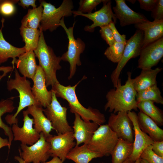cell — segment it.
<instances>
[{"instance_id": "obj_50", "label": "cell", "mask_w": 163, "mask_h": 163, "mask_svg": "<svg viewBox=\"0 0 163 163\" xmlns=\"http://www.w3.org/2000/svg\"><path fill=\"white\" fill-rule=\"evenodd\" d=\"M128 1L129 2H136V1H135V0H134V1H133V0H129ZM133 3H134L133 2Z\"/></svg>"}, {"instance_id": "obj_25", "label": "cell", "mask_w": 163, "mask_h": 163, "mask_svg": "<svg viewBox=\"0 0 163 163\" xmlns=\"http://www.w3.org/2000/svg\"><path fill=\"white\" fill-rule=\"evenodd\" d=\"M162 70V68L160 67L142 70L139 75L132 79L133 87L137 92L157 85V75Z\"/></svg>"}, {"instance_id": "obj_15", "label": "cell", "mask_w": 163, "mask_h": 163, "mask_svg": "<svg viewBox=\"0 0 163 163\" xmlns=\"http://www.w3.org/2000/svg\"><path fill=\"white\" fill-rule=\"evenodd\" d=\"M24 121L23 126L20 127L13 124L11 127L13 140L18 141L21 144L31 145L37 142L40 137V133L33 128L34 119L31 118L25 110L22 112Z\"/></svg>"}, {"instance_id": "obj_27", "label": "cell", "mask_w": 163, "mask_h": 163, "mask_svg": "<svg viewBox=\"0 0 163 163\" xmlns=\"http://www.w3.org/2000/svg\"><path fill=\"white\" fill-rule=\"evenodd\" d=\"M133 149V143L119 138L110 155L112 163H123L131 155Z\"/></svg>"}, {"instance_id": "obj_8", "label": "cell", "mask_w": 163, "mask_h": 163, "mask_svg": "<svg viewBox=\"0 0 163 163\" xmlns=\"http://www.w3.org/2000/svg\"><path fill=\"white\" fill-rule=\"evenodd\" d=\"M52 91V98L50 104L45 109L43 113L51 122L53 130L57 134L73 131L67 121L68 108L62 107L57 99L55 93Z\"/></svg>"}, {"instance_id": "obj_21", "label": "cell", "mask_w": 163, "mask_h": 163, "mask_svg": "<svg viewBox=\"0 0 163 163\" xmlns=\"http://www.w3.org/2000/svg\"><path fill=\"white\" fill-rule=\"evenodd\" d=\"M42 107L32 105L28 107L25 110L28 114H30L34 119V128L39 133H42L46 139L50 136L53 128L50 121L44 114Z\"/></svg>"}, {"instance_id": "obj_10", "label": "cell", "mask_w": 163, "mask_h": 163, "mask_svg": "<svg viewBox=\"0 0 163 163\" xmlns=\"http://www.w3.org/2000/svg\"><path fill=\"white\" fill-rule=\"evenodd\" d=\"M22 152L20 153L21 158L26 163H41L46 162L50 157V143L42 133H40L38 140L30 146L20 145Z\"/></svg>"}, {"instance_id": "obj_36", "label": "cell", "mask_w": 163, "mask_h": 163, "mask_svg": "<svg viewBox=\"0 0 163 163\" xmlns=\"http://www.w3.org/2000/svg\"><path fill=\"white\" fill-rule=\"evenodd\" d=\"M140 158L149 163H163V157L155 154L152 149V145L146 148L142 153Z\"/></svg>"}, {"instance_id": "obj_37", "label": "cell", "mask_w": 163, "mask_h": 163, "mask_svg": "<svg viewBox=\"0 0 163 163\" xmlns=\"http://www.w3.org/2000/svg\"><path fill=\"white\" fill-rule=\"evenodd\" d=\"M99 31L101 36L109 46L113 45L116 42L114 39L113 33L109 24L100 27Z\"/></svg>"}, {"instance_id": "obj_1", "label": "cell", "mask_w": 163, "mask_h": 163, "mask_svg": "<svg viewBox=\"0 0 163 163\" xmlns=\"http://www.w3.org/2000/svg\"><path fill=\"white\" fill-rule=\"evenodd\" d=\"M128 78L124 85H122L121 79L118 80L116 88L110 89L106 97L107 102L104 106L105 111L116 113L118 112H127L133 110H137L136 101L137 91L133 87L131 72H127Z\"/></svg>"}, {"instance_id": "obj_45", "label": "cell", "mask_w": 163, "mask_h": 163, "mask_svg": "<svg viewBox=\"0 0 163 163\" xmlns=\"http://www.w3.org/2000/svg\"><path fill=\"white\" fill-rule=\"evenodd\" d=\"M63 162L59 158L57 157H53V158L50 161L41 162V163H63Z\"/></svg>"}, {"instance_id": "obj_19", "label": "cell", "mask_w": 163, "mask_h": 163, "mask_svg": "<svg viewBox=\"0 0 163 163\" xmlns=\"http://www.w3.org/2000/svg\"><path fill=\"white\" fill-rule=\"evenodd\" d=\"M32 80L34 83L32 87L33 95L40 106L45 108L51 103L52 93L51 90L49 91L47 89L44 73L39 65Z\"/></svg>"}, {"instance_id": "obj_35", "label": "cell", "mask_w": 163, "mask_h": 163, "mask_svg": "<svg viewBox=\"0 0 163 163\" xmlns=\"http://www.w3.org/2000/svg\"><path fill=\"white\" fill-rule=\"evenodd\" d=\"M104 1V0H80L78 11L84 14L91 13L97 5Z\"/></svg>"}, {"instance_id": "obj_29", "label": "cell", "mask_w": 163, "mask_h": 163, "mask_svg": "<svg viewBox=\"0 0 163 163\" xmlns=\"http://www.w3.org/2000/svg\"><path fill=\"white\" fill-rule=\"evenodd\" d=\"M20 34L23 41L25 43L24 46L26 52L35 50L38 45L41 30L40 29H34L21 26Z\"/></svg>"}, {"instance_id": "obj_34", "label": "cell", "mask_w": 163, "mask_h": 163, "mask_svg": "<svg viewBox=\"0 0 163 163\" xmlns=\"http://www.w3.org/2000/svg\"><path fill=\"white\" fill-rule=\"evenodd\" d=\"M18 0H1L0 14L5 16H11L15 12V5L18 3Z\"/></svg>"}, {"instance_id": "obj_26", "label": "cell", "mask_w": 163, "mask_h": 163, "mask_svg": "<svg viewBox=\"0 0 163 163\" xmlns=\"http://www.w3.org/2000/svg\"><path fill=\"white\" fill-rule=\"evenodd\" d=\"M103 157L101 154L90 150L88 144H84L80 146H75L69 152L66 159L75 163H89L94 158Z\"/></svg>"}, {"instance_id": "obj_14", "label": "cell", "mask_w": 163, "mask_h": 163, "mask_svg": "<svg viewBox=\"0 0 163 163\" xmlns=\"http://www.w3.org/2000/svg\"><path fill=\"white\" fill-rule=\"evenodd\" d=\"M137 68L147 69L157 65L163 56V37L142 48Z\"/></svg>"}, {"instance_id": "obj_3", "label": "cell", "mask_w": 163, "mask_h": 163, "mask_svg": "<svg viewBox=\"0 0 163 163\" xmlns=\"http://www.w3.org/2000/svg\"><path fill=\"white\" fill-rule=\"evenodd\" d=\"M39 29L41 32L39 43L34 52L38 59L39 65L44 72L46 87H52L59 82L56 77V72L62 68L60 63L62 60L61 57L57 56L52 48L47 44L43 31Z\"/></svg>"}, {"instance_id": "obj_49", "label": "cell", "mask_w": 163, "mask_h": 163, "mask_svg": "<svg viewBox=\"0 0 163 163\" xmlns=\"http://www.w3.org/2000/svg\"><path fill=\"white\" fill-rule=\"evenodd\" d=\"M140 158H139L135 161V163H140Z\"/></svg>"}, {"instance_id": "obj_18", "label": "cell", "mask_w": 163, "mask_h": 163, "mask_svg": "<svg viewBox=\"0 0 163 163\" xmlns=\"http://www.w3.org/2000/svg\"><path fill=\"white\" fill-rule=\"evenodd\" d=\"M115 1L116 5L113 9L121 27L149 21L143 14L132 10L126 4L125 0H115Z\"/></svg>"}, {"instance_id": "obj_4", "label": "cell", "mask_w": 163, "mask_h": 163, "mask_svg": "<svg viewBox=\"0 0 163 163\" xmlns=\"http://www.w3.org/2000/svg\"><path fill=\"white\" fill-rule=\"evenodd\" d=\"M14 73V78L8 79L7 82V89L10 91L15 89L18 91L19 102L15 113L13 115H8L5 117L7 123L10 125L13 124L18 125L16 117L26 107L32 105L41 106L33 95L30 81L26 78L21 76L16 68L15 69Z\"/></svg>"}, {"instance_id": "obj_39", "label": "cell", "mask_w": 163, "mask_h": 163, "mask_svg": "<svg viewBox=\"0 0 163 163\" xmlns=\"http://www.w3.org/2000/svg\"><path fill=\"white\" fill-rule=\"evenodd\" d=\"M109 25L112 31L115 42L119 43H126L127 41L126 35L125 34L121 35L119 33L115 27V24L114 22H111Z\"/></svg>"}, {"instance_id": "obj_28", "label": "cell", "mask_w": 163, "mask_h": 163, "mask_svg": "<svg viewBox=\"0 0 163 163\" xmlns=\"http://www.w3.org/2000/svg\"><path fill=\"white\" fill-rule=\"evenodd\" d=\"M137 108L153 120L158 126L163 125V113L162 110L157 107L154 102L145 101L137 103Z\"/></svg>"}, {"instance_id": "obj_2", "label": "cell", "mask_w": 163, "mask_h": 163, "mask_svg": "<svg viewBox=\"0 0 163 163\" xmlns=\"http://www.w3.org/2000/svg\"><path fill=\"white\" fill-rule=\"evenodd\" d=\"M86 78L84 76L74 85L65 86L58 83L52 86L56 97H60L68 103L70 112L80 116L83 120L92 121L99 125L103 124L106 121L104 115L98 110L89 107L86 108L83 106L78 100L75 89L78 85Z\"/></svg>"}, {"instance_id": "obj_13", "label": "cell", "mask_w": 163, "mask_h": 163, "mask_svg": "<svg viewBox=\"0 0 163 163\" xmlns=\"http://www.w3.org/2000/svg\"><path fill=\"white\" fill-rule=\"evenodd\" d=\"M46 139L50 144V156L58 157L63 162L69 152L76 145L73 131L57 135H51Z\"/></svg>"}, {"instance_id": "obj_38", "label": "cell", "mask_w": 163, "mask_h": 163, "mask_svg": "<svg viewBox=\"0 0 163 163\" xmlns=\"http://www.w3.org/2000/svg\"><path fill=\"white\" fill-rule=\"evenodd\" d=\"M151 11V16L154 20H163V0H158Z\"/></svg>"}, {"instance_id": "obj_24", "label": "cell", "mask_w": 163, "mask_h": 163, "mask_svg": "<svg viewBox=\"0 0 163 163\" xmlns=\"http://www.w3.org/2000/svg\"><path fill=\"white\" fill-rule=\"evenodd\" d=\"M139 126L154 141H163V129L152 119L141 111L137 114Z\"/></svg>"}, {"instance_id": "obj_30", "label": "cell", "mask_w": 163, "mask_h": 163, "mask_svg": "<svg viewBox=\"0 0 163 163\" xmlns=\"http://www.w3.org/2000/svg\"><path fill=\"white\" fill-rule=\"evenodd\" d=\"M14 98V97H12L0 101V128L4 130L5 135L8 137L11 146L14 139L11 128L3 122L2 117L5 114L11 113L14 110L15 107L13 101Z\"/></svg>"}, {"instance_id": "obj_47", "label": "cell", "mask_w": 163, "mask_h": 163, "mask_svg": "<svg viewBox=\"0 0 163 163\" xmlns=\"http://www.w3.org/2000/svg\"><path fill=\"white\" fill-rule=\"evenodd\" d=\"M135 161H133L128 158L123 163H135Z\"/></svg>"}, {"instance_id": "obj_16", "label": "cell", "mask_w": 163, "mask_h": 163, "mask_svg": "<svg viewBox=\"0 0 163 163\" xmlns=\"http://www.w3.org/2000/svg\"><path fill=\"white\" fill-rule=\"evenodd\" d=\"M127 113L132 122L134 132L133 151L128 158L135 161L140 158L142 152L148 146L152 145L154 141L140 129L138 123L137 114L133 111H128Z\"/></svg>"}, {"instance_id": "obj_22", "label": "cell", "mask_w": 163, "mask_h": 163, "mask_svg": "<svg viewBox=\"0 0 163 163\" xmlns=\"http://www.w3.org/2000/svg\"><path fill=\"white\" fill-rule=\"evenodd\" d=\"M36 57L34 51L30 50L20 55L14 62L16 69L23 76L32 80L38 66L36 63Z\"/></svg>"}, {"instance_id": "obj_32", "label": "cell", "mask_w": 163, "mask_h": 163, "mask_svg": "<svg viewBox=\"0 0 163 163\" xmlns=\"http://www.w3.org/2000/svg\"><path fill=\"white\" fill-rule=\"evenodd\" d=\"M147 100L157 104H163V98L157 85L137 92L136 101L137 103Z\"/></svg>"}, {"instance_id": "obj_7", "label": "cell", "mask_w": 163, "mask_h": 163, "mask_svg": "<svg viewBox=\"0 0 163 163\" xmlns=\"http://www.w3.org/2000/svg\"><path fill=\"white\" fill-rule=\"evenodd\" d=\"M119 138L107 124L100 125L94 132L88 144L91 151L103 156H110L116 145Z\"/></svg>"}, {"instance_id": "obj_11", "label": "cell", "mask_w": 163, "mask_h": 163, "mask_svg": "<svg viewBox=\"0 0 163 163\" xmlns=\"http://www.w3.org/2000/svg\"><path fill=\"white\" fill-rule=\"evenodd\" d=\"M103 5L99 10L94 12L83 13L78 11H72L74 16H81L86 17L92 21L93 23L90 25L86 26L84 30L90 32H93L97 27L108 25L113 21L115 24L117 19L113 14L111 8V2L110 0H104Z\"/></svg>"}, {"instance_id": "obj_12", "label": "cell", "mask_w": 163, "mask_h": 163, "mask_svg": "<svg viewBox=\"0 0 163 163\" xmlns=\"http://www.w3.org/2000/svg\"><path fill=\"white\" fill-rule=\"evenodd\" d=\"M107 124L119 138L133 143L134 139L133 126L127 112H120L117 114L111 113Z\"/></svg>"}, {"instance_id": "obj_17", "label": "cell", "mask_w": 163, "mask_h": 163, "mask_svg": "<svg viewBox=\"0 0 163 163\" xmlns=\"http://www.w3.org/2000/svg\"><path fill=\"white\" fill-rule=\"evenodd\" d=\"M75 117L72 128L76 140L75 146L81 144H88L99 125L91 121L83 120L78 114L75 113Z\"/></svg>"}, {"instance_id": "obj_5", "label": "cell", "mask_w": 163, "mask_h": 163, "mask_svg": "<svg viewBox=\"0 0 163 163\" xmlns=\"http://www.w3.org/2000/svg\"><path fill=\"white\" fill-rule=\"evenodd\" d=\"M39 2L43 10L39 29L43 32L49 30L52 32L56 30L59 26V24L63 18L72 15L74 6L71 0H64L57 8L45 1L40 0Z\"/></svg>"}, {"instance_id": "obj_33", "label": "cell", "mask_w": 163, "mask_h": 163, "mask_svg": "<svg viewBox=\"0 0 163 163\" xmlns=\"http://www.w3.org/2000/svg\"><path fill=\"white\" fill-rule=\"evenodd\" d=\"M126 43L115 42L113 45L107 48L104 55L112 62L118 63L122 57Z\"/></svg>"}, {"instance_id": "obj_9", "label": "cell", "mask_w": 163, "mask_h": 163, "mask_svg": "<svg viewBox=\"0 0 163 163\" xmlns=\"http://www.w3.org/2000/svg\"><path fill=\"white\" fill-rule=\"evenodd\" d=\"M143 38V31L137 29L134 35L127 40L122 57L110 75L114 88L117 87L121 72L127 62L130 59L139 56Z\"/></svg>"}, {"instance_id": "obj_42", "label": "cell", "mask_w": 163, "mask_h": 163, "mask_svg": "<svg viewBox=\"0 0 163 163\" xmlns=\"http://www.w3.org/2000/svg\"><path fill=\"white\" fill-rule=\"evenodd\" d=\"M36 1V0H20L18 3L19 5L24 9L28 8L30 6H32L33 8H34L37 7Z\"/></svg>"}, {"instance_id": "obj_40", "label": "cell", "mask_w": 163, "mask_h": 163, "mask_svg": "<svg viewBox=\"0 0 163 163\" xmlns=\"http://www.w3.org/2000/svg\"><path fill=\"white\" fill-rule=\"evenodd\" d=\"M140 8L146 11H151L156 5L158 0H138Z\"/></svg>"}, {"instance_id": "obj_48", "label": "cell", "mask_w": 163, "mask_h": 163, "mask_svg": "<svg viewBox=\"0 0 163 163\" xmlns=\"http://www.w3.org/2000/svg\"><path fill=\"white\" fill-rule=\"evenodd\" d=\"M140 163H149L148 162L145 160L140 158Z\"/></svg>"}, {"instance_id": "obj_44", "label": "cell", "mask_w": 163, "mask_h": 163, "mask_svg": "<svg viewBox=\"0 0 163 163\" xmlns=\"http://www.w3.org/2000/svg\"><path fill=\"white\" fill-rule=\"evenodd\" d=\"M5 146H8L9 150L10 149L11 146L7 138L3 139L0 136V149Z\"/></svg>"}, {"instance_id": "obj_51", "label": "cell", "mask_w": 163, "mask_h": 163, "mask_svg": "<svg viewBox=\"0 0 163 163\" xmlns=\"http://www.w3.org/2000/svg\"><path fill=\"white\" fill-rule=\"evenodd\" d=\"M106 163L104 162H100V163Z\"/></svg>"}, {"instance_id": "obj_6", "label": "cell", "mask_w": 163, "mask_h": 163, "mask_svg": "<svg viewBox=\"0 0 163 163\" xmlns=\"http://www.w3.org/2000/svg\"><path fill=\"white\" fill-rule=\"evenodd\" d=\"M75 21L72 26L68 28L64 21V17L61 20L59 26H61L64 29L69 40L68 50L61 57L62 60L68 62L70 65L69 74L68 77L69 80L71 79L75 75L77 66L82 65L80 55L85 50V44L80 38L75 39L73 35V29Z\"/></svg>"}, {"instance_id": "obj_31", "label": "cell", "mask_w": 163, "mask_h": 163, "mask_svg": "<svg viewBox=\"0 0 163 163\" xmlns=\"http://www.w3.org/2000/svg\"><path fill=\"white\" fill-rule=\"evenodd\" d=\"M43 8L40 4L35 8L30 9L21 21V26L24 27L38 29L40 27Z\"/></svg>"}, {"instance_id": "obj_20", "label": "cell", "mask_w": 163, "mask_h": 163, "mask_svg": "<svg viewBox=\"0 0 163 163\" xmlns=\"http://www.w3.org/2000/svg\"><path fill=\"white\" fill-rule=\"evenodd\" d=\"M134 25L136 28L143 32L142 48L163 37V20Z\"/></svg>"}, {"instance_id": "obj_41", "label": "cell", "mask_w": 163, "mask_h": 163, "mask_svg": "<svg viewBox=\"0 0 163 163\" xmlns=\"http://www.w3.org/2000/svg\"><path fill=\"white\" fill-rule=\"evenodd\" d=\"M152 146V151L155 154L163 157V141H154Z\"/></svg>"}, {"instance_id": "obj_43", "label": "cell", "mask_w": 163, "mask_h": 163, "mask_svg": "<svg viewBox=\"0 0 163 163\" xmlns=\"http://www.w3.org/2000/svg\"><path fill=\"white\" fill-rule=\"evenodd\" d=\"M14 68L11 66H0V81L6 76L7 74L11 72Z\"/></svg>"}, {"instance_id": "obj_46", "label": "cell", "mask_w": 163, "mask_h": 163, "mask_svg": "<svg viewBox=\"0 0 163 163\" xmlns=\"http://www.w3.org/2000/svg\"><path fill=\"white\" fill-rule=\"evenodd\" d=\"M15 159L18 161L19 163H26L21 157L19 156H15L14 157Z\"/></svg>"}, {"instance_id": "obj_23", "label": "cell", "mask_w": 163, "mask_h": 163, "mask_svg": "<svg viewBox=\"0 0 163 163\" xmlns=\"http://www.w3.org/2000/svg\"><path fill=\"white\" fill-rule=\"evenodd\" d=\"M5 19L1 20L2 26L0 29V65L7 62L10 58H12V67L14 68V62L16 57L26 52L24 47H17L10 44L5 39L2 32L4 26Z\"/></svg>"}]
</instances>
